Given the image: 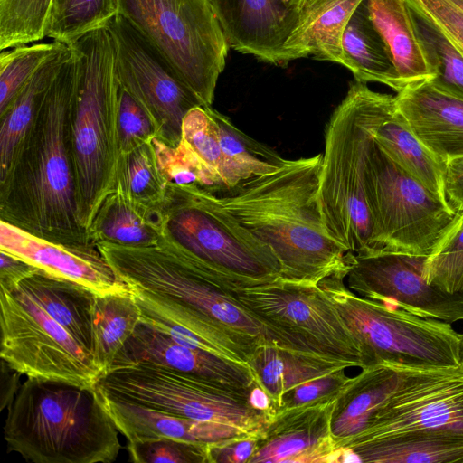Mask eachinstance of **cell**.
<instances>
[{
	"mask_svg": "<svg viewBox=\"0 0 463 463\" xmlns=\"http://www.w3.org/2000/svg\"><path fill=\"white\" fill-rule=\"evenodd\" d=\"M70 47L78 61L71 143L80 217L89 233L100 203L113 189L120 156L117 135L119 82L114 43L107 26L83 35Z\"/></svg>",
	"mask_w": 463,
	"mask_h": 463,
	"instance_id": "8992f818",
	"label": "cell"
},
{
	"mask_svg": "<svg viewBox=\"0 0 463 463\" xmlns=\"http://www.w3.org/2000/svg\"><path fill=\"white\" fill-rule=\"evenodd\" d=\"M420 429L463 431V368L449 378L394 399L380 409L363 430L335 440V445L341 450L385 435Z\"/></svg>",
	"mask_w": 463,
	"mask_h": 463,
	"instance_id": "e0dca14e",
	"label": "cell"
},
{
	"mask_svg": "<svg viewBox=\"0 0 463 463\" xmlns=\"http://www.w3.org/2000/svg\"><path fill=\"white\" fill-rule=\"evenodd\" d=\"M118 14V0H52L45 37L70 45Z\"/></svg>",
	"mask_w": 463,
	"mask_h": 463,
	"instance_id": "8d00e7d4",
	"label": "cell"
},
{
	"mask_svg": "<svg viewBox=\"0 0 463 463\" xmlns=\"http://www.w3.org/2000/svg\"><path fill=\"white\" fill-rule=\"evenodd\" d=\"M463 56V0H414Z\"/></svg>",
	"mask_w": 463,
	"mask_h": 463,
	"instance_id": "bcb514c9",
	"label": "cell"
},
{
	"mask_svg": "<svg viewBox=\"0 0 463 463\" xmlns=\"http://www.w3.org/2000/svg\"><path fill=\"white\" fill-rule=\"evenodd\" d=\"M162 216L164 235L235 289L280 278L272 250L245 228L215 193L195 184H167Z\"/></svg>",
	"mask_w": 463,
	"mask_h": 463,
	"instance_id": "52a82bcc",
	"label": "cell"
},
{
	"mask_svg": "<svg viewBox=\"0 0 463 463\" xmlns=\"http://www.w3.org/2000/svg\"><path fill=\"white\" fill-rule=\"evenodd\" d=\"M159 169L167 184H195L208 190L207 177L188 146L182 141L176 146L154 137L151 140Z\"/></svg>",
	"mask_w": 463,
	"mask_h": 463,
	"instance_id": "7bdbcfd3",
	"label": "cell"
},
{
	"mask_svg": "<svg viewBox=\"0 0 463 463\" xmlns=\"http://www.w3.org/2000/svg\"><path fill=\"white\" fill-rule=\"evenodd\" d=\"M17 288L35 300L92 355L93 309L98 294L42 269L24 279Z\"/></svg>",
	"mask_w": 463,
	"mask_h": 463,
	"instance_id": "4316f807",
	"label": "cell"
},
{
	"mask_svg": "<svg viewBox=\"0 0 463 463\" xmlns=\"http://www.w3.org/2000/svg\"><path fill=\"white\" fill-rule=\"evenodd\" d=\"M428 256L372 250L351 253L347 287L359 296L424 318L463 320V291L449 293L424 278Z\"/></svg>",
	"mask_w": 463,
	"mask_h": 463,
	"instance_id": "9a60e30c",
	"label": "cell"
},
{
	"mask_svg": "<svg viewBox=\"0 0 463 463\" xmlns=\"http://www.w3.org/2000/svg\"><path fill=\"white\" fill-rule=\"evenodd\" d=\"M338 394L276 411L261 431L249 463L340 462L341 452L331 429Z\"/></svg>",
	"mask_w": 463,
	"mask_h": 463,
	"instance_id": "2e32d148",
	"label": "cell"
},
{
	"mask_svg": "<svg viewBox=\"0 0 463 463\" xmlns=\"http://www.w3.org/2000/svg\"><path fill=\"white\" fill-rule=\"evenodd\" d=\"M118 14L169 61L202 106L211 107L230 48L213 0H118Z\"/></svg>",
	"mask_w": 463,
	"mask_h": 463,
	"instance_id": "30bf717a",
	"label": "cell"
},
{
	"mask_svg": "<svg viewBox=\"0 0 463 463\" xmlns=\"http://www.w3.org/2000/svg\"><path fill=\"white\" fill-rule=\"evenodd\" d=\"M340 451V462L463 463V431L412 430L349 446Z\"/></svg>",
	"mask_w": 463,
	"mask_h": 463,
	"instance_id": "cb8c5ba5",
	"label": "cell"
},
{
	"mask_svg": "<svg viewBox=\"0 0 463 463\" xmlns=\"http://www.w3.org/2000/svg\"><path fill=\"white\" fill-rule=\"evenodd\" d=\"M345 370H338L294 387L280 397L276 405V411L337 395L352 378L345 373Z\"/></svg>",
	"mask_w": 463,
	"mask_h": 463,
	"instance_id": "f6af8a7d",
	"label": "cell"
},
{
	"mask_svg": "<svg viewBox=\"0 0 463 463\" xmlns=\"http://www.w3.org/2000/svg\"><path fill=\"white\" fill-rule=\"evenodd\" d=\"M93 243L128 247L156 245L164 235L162 211H148L111 191L100 203L89 229Z\"/></svg>",
	"mask_w": 463,
	"mask_h": 463,
	"instance_id": "f546056e",
	"label": "cell"
},
{
	"mask_svg": "<svg viewBox=\"0 0 463 463\" xmlns=\"http://www.w3.org/2000/svg\"><path fill=\"white\" fill-rule=\"evenodd\" d=\"M22 374L1 360V411L8 408L14 401L20 386Z\"/></svg>",
	"mask_w": 463,
	"mask_h": 463,
	"instance_id": "f907efd6",
	"label": "cell"
},
{
	"mask_svg": "<svg viewBox=\"0 0 463 463\" xmlns=\"http://www.w3.org/2000/svg\"><path fill=\"white\" fill-rule=\"evenodd\" d=\"M215 127L232 188L253 175L280 167L287 159L241 131L232 120L211 107H204Z\"/></svg>",
	"mask_w": 463,
	"mask_h": 463,
	"instance_id": "836d02e7",
	"label": "cell"
},
{
	"mask_svg": "<svg viewBox=\"0 0 463 463\" xmlns=\"http://www.w3.org/2000/svg\"><path fill=\"white\" fill-rule=\"evenodd\" d=\"M396 109L413 134L444 162L463 156V99L430 81L395 95Z\"/></svg>",
	"mask_w": 463,
	"mask_h": 463,
	"instance_id": "7402d4cb",
	"label": "cell"
},
{
	"mask_svg": "<svg viewBox=\"0 0 463 463\" xmlns=\"http://www.w3.org/2000/svg\"><path fill=\"white\" fill-rule=\"evenodd\" d=\"M365 187L373 222L372 250L429 256L460 213L394 162L373 137Z\"/></svg>",
	"mask_w": 463,
	"mask_h": 463,
	"instance_id": "7c38bea8",
	"label": "cell"
},
{
	"mask_svg": "<svg viewBox=\"0 0 463 463\" xmlns=\"http://www.w3.org/2000/svg\"><path fill=\"white\" fill-rule=\"evenodd\" d=\"M423 275L443 291H463V212L427 257Z\"/></svg>",
	"mask_w": 463,
	"mask_h": 463,
	"instance_id": "60d3db41",
	"label": "cell"
},
{
	"mask_svg": "<svg viewBox=\"0 0 463 463\" xmlns=\"http://www.w3.org/2000/svg\"><path fill=\"white\" fill-rule=\"evenodd\" d=\"M141 310L133 293L97 295L93 309L92 356L106 373L140 323Z\"/></svg>",
	"mask_w": 463,
	"mask_h": 463,
	"instance_id": "d6a6232c",
	"label": "cell"
},
{
	"mask_svg": "<svg viewBox=\"0 0 463 463\" xmlns=\"http://www.w3.org/2000/svg\"><path fill=\"white\" fill-rule=\"evenodd\" d=\"M321 165L322 154L287 159L280 167L241 181L218 196L272 250L286 280L318 284L348 272L351 251L330 234L320 208Z\"/></svg>",
	"mask_w": 463,
	"mask_h": 463,
	"instance_id": "3957f363",
	"label": "cell"
},
{
	"mask_svg": "<svg viewBox=\"0 0 463 463\" xmlns=\"http://www.w3.org/2000/svg\"><path fill=\"white\" fill-rule=\"evenodd\" d=\"M256 383L276 405L280 397L294 387L312 379L349 367L346 364L323 359L262 343L248 363Z\"/></svg>",
	"mask_w": 463,
	"mask_h": 463,
	"instance_id": "83f0119b",
	"label": "cell"
},
{
	"mask_svg": "<svg viewBox=\"0 0 463 463\" xmlns=\"http://www.w3.org/2000/svg\"><path fill=\"white\" fill-rule=\"evenodd\" d=\"M96 245L141 309L187 329L211 353L247 364L266 342L265 326L230 286L165 235L149 247Z\"/></svg>",
	"mask_w": 463,
	"mask_h": 463,
	"instance_id": "6da1fadb",
	"label": "cell"
},
{
	"mask_svg": "<svg viewBox=\"0 0 463 463\" xmlns=\"http://www.w3.org/2000/svg\"><path fill=\"white\" fill-rule=\"evenodd\" d=\"M0 250L100 296L131 291L94 243L54 242L0 221Z\"/></svg>",
	"mask_w": 463,
	"mask_h": 463,
	"instance_id": "ac0fdd59",
	"label": "cell"
},
{
	"mask_svg": "<svg viewBox=\"0 0 463 463\" xmlns=\"http://www.w3.org/2000/svg\"><path fill=\"white\" fill-rule=\"evenodd\" d=\"M289 9L299 12L301 6L303 5L305 0H280Z\"/></svg>",
	"mask_w": 463,
	"mask_h": 463,
	"instance_id": "816d5d0a",
	"label": "cell"
},
{
	"mask_svg": "<svg viewBox=\"0 0 463 463\" xmlns=\"http://www.w3.org/2000/svg\"><path fill=\"white\" fill-rule=\"evenodd\" d=\"M181 140L203 169L209 183V191L216 193L232 188L218 135L204 107H195L185 115Z\"/></svg>",
	"mask_w": 463,
	"mask_h": 463,
	"instance_id": "74e56055",
	"label": "cell"
},
{
	"mask_svg": "<svg viewBox=\"0 0 463 463\" xmlns=\"http://www.w3.org/2000/svg\"><path fill=\"white\" fill-rule=\"evenodd\" d=\"M112 191L138 207L162 211L167 183L159 169L151 141L119 156Z\"/></svg>",
	"mask_w": 463,
	"mask_h": 463,
	"instance_id": "e575fe53",
	"label": "cell"
},
{
	"mask_svg": "<svg viewBox=\"0 0 463 463\" xmlns=\"http://www.w3.org/2000/svg\"><path fill=\"white\" fill-rule=\"evenodd\" d=\"M230 48L281 66L282 50L299 12L280 0H213Z\"/></svg>",
	"mask_w": 463,
	"mask_h": 463,
	"instance_id": "ffe728a7",
	"label": "cell"
},
{
	"mask_svg": "<svg viewBox=\"0 0 463 463\" xmlns=\"http://www.w3.org/2000/svg\"><path fill=\"white\" fill-rule=\"evenodd\" d=\"M71 47L48 60L0 113V178L8 171L52 84L71 55Z\"/></svg>",
	"mask_w": 463,
	"mask_h": 463,
	"instance_id": "4dcf8cb0",
	"label": "cell"
},
{
	"mask_svg": "<svg viewBox=\"0 0 463 463\" xmlns=\"http://www.w3.org/2000/svg\"><path fill=\"white\" fill-rule=\"evenodd\" d=\"M260 435H245L208 444V463H249Z\"/></svg>",
	"mask_w": 463,
	"mask_h": 463,
	"instance_id": "7dc6e473",
	"label": "cell"
},
{
	"mask_svg": "<svg viewBox=\"0 0 463 463\" xmlns=\"http://www.w3.org/2000/svg\"><path fill=\"white\" fill-rule=\"evenodd\" d=\"M117 135L120 155L149 143L158 135L157 128L150 116L120 84Z\"/></svg>",
	"mask_w": 463,
	"mask_h": 463,
	"instance_id": "ee69618b",
	"label": "cell"
},
{
	"mask_svg": "<svg viewBox=\"0 0 463 463\" xmlns=\"http://www.w3.org/2000/svg\"><path fill=\"white\" fill-rule=\"evenodd\" d=\"M98 394L103 407L128 442L170 438L210 444L238 436L257 435L247 434L232 426L194 420Z\"/></svg>",
	"mask_w": 463,
	"mask_h": 463,
	"instance_id": "603a6c76",
	"label": "cell"
},
{
	"mask_svg": "<svg viewBox=\"0 0 463 463\" xmlns=\"http://www.w3.org/2000/svg\"><path fill=\"white\" fill-rule=\"evenodd\" d=\"M462 368V367H461ZM461 368L420 370L391 364L361 368L342 389L335 402L331 429L335 440L363 430L383 407L411 390L449 378Z\"/></svg>",
	"mask_w": 463,
	"mask_h": 463,
	"instance_id": "d6986e66",
	"label": "cell"
},
{
	"mask_svg": "<svg viewBox=\"0 0 463 463\" xmlns=\"http://www.w3.org/2000/svg\"><path fill=\"white\" fill-rule=\"evenodd\" d=\"M459 359L460 364L463 368V335L460 336V343H459Z\"/></svg>",
	"mask_w": 463,
	"mask_h": 463,
	"instance_id": "f5cc1de1",
	"label": "cell"
},
{
	"mask_svg": "<svg viewBox=\"0 0 463 463\" xmlns=\"http://www.w3.org/2000/svg\"><path fill=\"white\" fill-rule=\"evenodd\" d=\"M343 63L356 81L378 82L396 93L403 90L387 48L364 0L352 14L342 39Z\"/></svg>",
	"mask_w": 463,
	"mask_h": 463,
	"instance_id": "f1b7e54d",
	"label": "cell"
},
{
	"mask_svg": "<svg viewBox=\"0 0 463 463\" xmlns=\"http://www.w3.org/2000/svg\"><path fill=\"white\" fill-rule=\"evenodd\" d=\"M396 107L395 96L354 81L325 131L319 203L330 234L353 253L372 248L373 222L365 187L366 159L374 128Z\"/></svg>",
	"mask_w": 463,
	"mask_h": 463,
	"instance_id": "5b68a950",
	"label": "cell"
},
{
	"mask_svg": "<svg viewBox=\"0 0 463 463\" xmlns=\"http://www.w3.org/2000/svg\"><path fill=\"white\" fill-rule=\"evenodd\" d=\"M71 51L0 178V221L54 242L93 243L80 217L71 143L78 72L77 57Z\"/></svg>",
	"mask_w": 463,
	"mask_h": 463,
	"instance_id": "7a4b0ae2",
	"label": "cell"
},
{
	"mask_svg": "<svg viewBox=\"0 0 463 463\" xmlns=\"http://www.w3.org/2000/svg\"><path fill=\"white\" fill-rule=\"evenodd\" d=\"M94 388L109 398L194 420L232 426L247 434L260 435L273 414L253 405V388L228 387L154 362L114 365Z\"/></svg>",
	"mask_w": 463,
	"mask_h": 463,
	"instance_id": "9c48e42d",
	"label": "cell"
},
{
	"mask_svg": "<svg viewBox=\"0 0 463 463\" xmlns=\"http://www.w3.org/2000/svg\"><path fill=\"white\" fill-rule=\"evenodd\" d=\"M208 444L170 438L128 442L134 463H208Z\"/></svg>",
	"mask_w": 463,
	"mask_h": 463,
	"instance_id": "b9f144b4",
	"label": "cell"
},
{
	"mask_svg": "<svg viewBox=\"0 0 463 463\" xmlns=\"http://www.w3.org/2000/svg\"><path fill=\"white\" fill-rule=\"evenodd\" d=\"M8 452L34 463H111L118 430L94 387L27 378L7 408Z\"/></svg>",
	"mask_w": 463,
	"mask_h": 463,
	"instance_id": "277c9868",
	"label": "cell"
},
{
	"mask_svg": "<svg viewBox=\"0 0 463 463\" xmlns=\"http://www.w3.org/2000/svg\"><path fill=\"white\" fill-rule=\"evenodd\" d=\"M363 1L305 0L298 22L283 45L281 66L305 57L342 65L343 34Z\"/></svg>",
	"mask_w": 463,
	"mask_h": 463,
	"instance_id": "d4e9b609",
	"label": "cell"
},
{
	"mask_svg": "<svg viewBox=\"0 0 463 463\" xmlns=\"http://www.w3.org/2000/svg\"><path fill=\"white\" fill-rule=\"evenodd\" d=\"M407 1L415 28L435 72L430 82L438 90L463 99L462 54L414 0Z\"/></svg>",
	"mask_w": 463,
	"mask_h": 463,
	"instance_id": "d590c367",
	"label": "cell"
},
{
	"mask_svg": "<svg viewBox=\"0 0 463 463\" xmlns=\"http://www.w3.org/2000/svg\"><path fill=\"white\" fill-rule=\"evenodd\" d=\"M0 289L12 291L20 282L40 269L26 260L0 250Z\"/></svg>",
	"mask_w": 463,
	"mask_h": 463,
	"instance_id": "c3c4849f",
	"label": "cell"
},
{
	"mask_svg": "<svg viewBox=\"0 0 463 463\" xmlns=\"http://www.w3.org/2000/svg\"><path fill=\"white\" fill-rule=\"evenodd\" d=\"M444 193L449 205L457 213L463 212V156L447 162Z\"/></svg>",
	"mask_w": 463,
	"mask_h": 463,
	"instance_id": "681fc988",
	"label": "cell"
},
{
	"mask_svg": "<svg viewBox=\"0 0 463 463\" xmlns=\"http://www.w3.org/2000/svg\"><path fill=\"white\" fill-rule=\"evenodd\" d=\"M345 273L318 284L333 300L359 344L364 367L391 364L420 370L461 368L460 334L437 319L424 318L352 291ZM363 367V368H364Z\"/></svg>",
	"mask_w": 463,
	"mask_h": 463,
	"instance_id": "ba28073f",
	"label": "cell"
},
{
	"mask_svg": "<svg viewBox=\"0 0 463 463\" xmlns=\"http://www.w3.org/2000/svg\"><path fill=\"white\" fill-rule=\"evenodd\" d=\"M403 89L434 79L407 0H365Z\"/></svg>",
	"mask_w": 463,
	"mask_h": 463,
	"instance_id": "484cf974",
	"label": "cell"
},
{
	"mask_svg": "<svg viewBox=\"0 0 463 463\" xmlns=\"http://www.w3.org/2000/svg\"><path fill=\"white\" fill-rule=\"evenodd\" d=\"M142 361L160 364L235 389L250 390L256 384L248 364L180 345L140 322L112 366Z\"/></svg>",
	"mask_w": 463,
	"mask_h": 463,
	"instance_id": "44dd1931",
	"label": "cell"
},
{
	"mask_svg": "<svg viewBox=\"0 0 463 463\" xmlns=\"http://www.w3.org/2000/svg\"><path fill=\"white\" fill-rule=\"evenodd\" d=\"M378 146L402 168L447 202L444 176L447 163L430 151L395 109L373 131ZM448 203V202H447Z\"/></svg>",
	"mask_w": 463,
	"mask_h": 463,
	"instance_id": "1f68e13d",
	"label": "cell"
},
{
	"mask_svg": "<svg viewBox=\"0 0 463 463\" xmlns=\"http://www.w3.org/2000/svg\"><path fill=\"white\" fill-rule=\"evenodd\" d=\"M52 0H0L1 51L45 37Z\"/></svg>",
	"mask_w": 463,
	"mask_h": 463,
	"instance_id": "ab89813d",
	"label": "cell"
},
{
	"mask_svg": "<svg viewBox=\"0 0 463 463\" xmlns=\"http://www.w3.org/2000/svg\"><path fill=\"white\" fill-rule=\"evenodd\" d=\"M0 357L27 378L94 387L101 371L91 354L30 296L0 289Z\"/></svg>",
	"mask_w": 463,
	"mask_h": 463,
	"instance_id": "4fadbf2b",
	"label": "cell"
},
{
	"mask_svg": "<svg viewBox=\"0 0 463 463\" xmlns=\"http://www.w3.org/2000/svg\"><path fill=\"white\" fill-rule=\"evenodd\" d=\"M107 27L114 43L119 84L150 116L157 128L156 137L178 145L185 115L201 102L169 61L121 14Z\"/></svg>",
	"mask_w": 463,
	"mask_h": 463,
	"instance_id": "5bb4252c",
	"label": "cell"
},
{
	"mask_svg": "<svg viewBox=\"0 0 463 463\" xmlns=\"http://www.w3.org/2000/svg\"><path fill=\"white\" fill-rule=\"evenodd\" d=\"M231 294L265 326L267 344L364 367L358 342L319 284L279 278Z\"/></svg>",
	"mask_w": 463,
	"mask_h": 463,
	"instance_id": "8fae6325",
	"label": "cell"
},
{
	"mask_svg": "<svg viewBox=\"0 0 463 463\" xmlns=\"http://www.w3.org/2000/svg\"><path fill=\"white\" fill-rule=\"evenodd\" d=\"M68 45L53 41L46 43L20 45L0 54V113L21 89L52 57Z\"/></svg>",
	"mask_w": 463,
	"mask_h": 463,
	"instance_id": "f35d334b",
	"label": "cell"
}]
</instances>
